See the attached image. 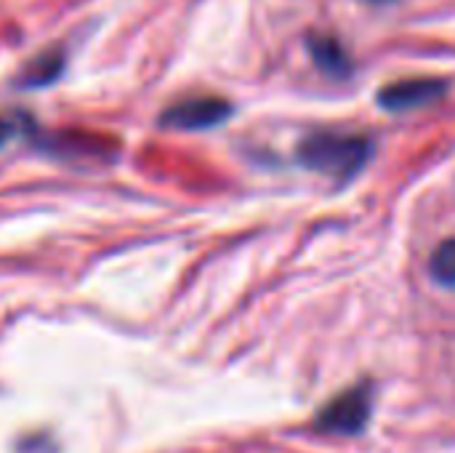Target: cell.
Instances as JSON below:
<instances>
[{
	"label": "cell",
	"instance_id": "1",
	"mask_svg": "<svg viewBox=\"0 0 455 453\" xmlns=\"http://www.w3.org/2000/svg\"><path fill=\"white\" fill-rule=\"evenodd\" d=\"M371 158V142L365 136L317 131L299 144V163L325 176L352 179Z\"/></svg>",
	"mask_w": 455,
	"mask_h": 453
},
{
	"label": "cell",
	"instance_id": "2",
	"mask_svg": "<svg viewBox=\"0 0 455 453\" xmlns=\"http://www.w3.org/2000/svg\"><path fill=\"white\" fill-rule=\"evenodd\" d=\"M232 104L221 96H189L176 104H171L163 112V125H171L176 131H205L216 128L224 120H229Z\"/></svg>",
	"mask_w": 455,
	"mask_h": 453
},
{
	"label": "cell",
	"instance_id": "3",
	"mask_svg": "<svg viewBox=\"0 0 455 453\" xmlns=\"http://www.w3.org/2000/svg\"><path fill=\"white\" fill-rule=\"evenodd\" d=\"M371 419V392L365 387L349 390L328 403L317 417V430L328 435H357Z\"/></svg>",
	"mask_w": 455,
	"mask_h": 453
},
{
	"label": "cell",
	"instance_id": "4",
	"mask_svg": "<svg viewBox=\"0 0 455 453\" xmlns=\"http://www.w3.org/2000/svg\"><path fill=\"white\" fill-rule=\"evenodd\" d=\"M445 80L435 77H413V80H400L384 85L379 93V104L389 112H408V109H421L435 104L437 99L445 96Z\"/></svg>",
	"mask_w": 455,
	"mask_h": 453
},
{
	"label": "cell",
	"instance_id": "5",
	"mask_svg": "<svg viewBox=\"0 0 455 453\" xmlns=\"http://www.w3.org/2000/svg\"><path fill=\"white\" fill-rule=\"evenodd\" d=\"M307 45H309V56L317 64V69L323 75H328L331 80H344V77L352 75V61H349L344 45L336 37H331V35H312L307 40Z\"/></svg>",
	"mask_w": 455,
	"mask_h": 453
},
{
	"label": "cell",
	"instance_id": "6",
	"mask_svg": "<svg viewBox=\"0 0 455 453\" xmlns=\"http://www.w3.org/2000/svg\"><path fill=\"white\" fill-rule=\"evenodd\" d=\"M61 69H64V53H61L59 48H53V51L40 53L35 61L27 64L21 83H24V85H45V83L56 80Z\"/></svg>",
	"mask_w": 455,
	"mask_h": 453
},
{
	"label": "cell",
	"instance_id": "7",
	"mask_svg": "<svg viewBox=\"0 0 455 453\" xmlns=\"http://www.w3.org/2000/svg\"><path fill=\"white\" fill-rule=\"evenodd\" d=\"M429 270L440 286H455V238L443 240L435 248V254L429 259Z\"/></svg>",
	"mask_w": 455,
	"mask_h": 453
},
{
	"label": "cell",
	"instance_id": "8",
	"mask_svg": "<svg viewBox=\"0 0 455 453\" xmlns=\"http://www.w3.org/2000/svg\"><path fill=\"white\" fill-rule=\"evenodd\" d=\"M19 133H21V120L0 115V147H5V144H8L13 136H19Z\"/></svg>",
	"mask_w": 455,
	"mask_h": 453
},
{
	"label": "cell",
	"instance_id": "9",
	"mask_svg": "<svg viewBox=\"0 0 455 453\" xmlns=\"http://www.w3.org/2000/svg\"><path fill=\"white\" fill-rule=\"evenodd\" d=\"M365 3H373V5H384V3H392V0H365Z\"/></svg>",
	"mask_w": 455,
	"mask_h": 453
}]
</instances>
